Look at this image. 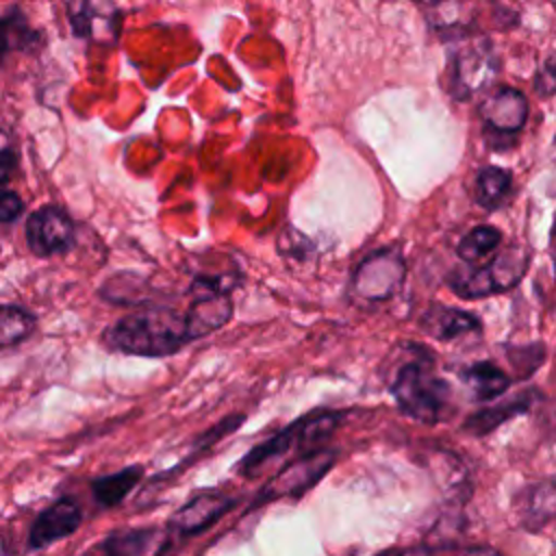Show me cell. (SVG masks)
I'll list each match as a JSON object with an SVG mask.
<instances>
[{"label": "cell", "mask_w": 556, "mask_h": 556, "mask_svg": "<svg viewBox=\"0 0 556 556\" xmlns=\"http://www.w3.org/2000/svg\"><path fill=\"white\" fill-rule=\"evenodd\" d=\"M195 341L189 328L187 311L154 306L141 313H130L109 326L102 334V343L119 354L128 356H169Z\"/></svg>", "instance_id": "1"}, {"label": "cell", "mask_w": 556, "mask_h": 556, "mask_svg": "<svg viewBox=\"0 0 556 556\" xmlns=\"http://www.w3.org/2000/svg\"><path fill=\"white\" fill-rule=\"evenodd\" d=\"M389 391L397 408L421 424H439L452 408V389L437 376L434 356L424 345L408 343V358L397 365Z\"/></svg>", "instance_id": "2"}, {"label": "cell", "mask_w": 556, "mask_h": 556, "mask_svg": "<svg viewBox=\"0 0 556 556\" xmlns=\"http://www.w3.org/2000/svg\"><path fill=\"white\" fill-rule=\"evenodd\" d=\"M343 410H313L308 415H302L300 419L291 421L287 428L276 432L271 439L263 441L261 445L252 447L239 463V471L243 476L258 473L267 463L289 454V452H315L343 421Z\"/></svg>", "instance_id": "3"}, {"label": "cell", "mask_w": 556, "mask_h": 556, "mask_svg": "<svg viewBox=\"0 0 556 556\" xmlns=\"http://www.w3.org/2000/svg\"><path fill=\"white\" fill-rule=\"evenodd\" d=\"M530 254L519 245H510L502 252H495L482 265L450 274L447 287L463 300L489 298L517 287L526 276Z\"/></svg>", "instance_id": "4"}, {"label": "cell", "mask_w": 556, "mask_h": 556, "mask_svg": "<svg viewBox=\"0 0 556 556\" xmlns=\"http://www.w3.org/2000/svg\"><path fill=\"white\" fill-rule=\"evenodd\" d=\"M484 141L495 150H508L517 143V135L523 130L528 119V100L515 87H497L486 96L478 109Z\"/></svg>", "instance_id": "5"}, {"label": "cell", "mask_w": 556, "mask_h": 556, "mask_svg": "<svg viewBox=\"0 0 556 556\" xmlns=\"http://www.w3.org/2000/svg\"><path fill=\"white\" fill-rule=\"evenodd\" d=\"M334 458L337 454L332 450H315L295 458L263 486L256 504L274 502L280 497H298L306 493L328 473V469L334 465Z\"/></svg>", "instance_id": "6"}, {"label": "cell", "mask_w": 556, "mask_h": 556, "mask_svg": "<svg viewBox=\"0 0 556 556\" xmlns=\"http://www.w3.org/2000/svg\"><path fill=\"white\" fill-rule=\"evenodd\" d=\"M28 250L39 256H56L72 250L76 230L70 215L59 206H41L33 211L24 226Z\"/></svg>", "instance_id": "7"}, {"label": "cell", "mask_w": 556, "mask_h": 556, "mask_svg": "<svg viewBox=\"0 0 556 556\" xmlns=\"http://www.w3.org/2000/svg\"><path fill=\"white\" fill-rule=\"evenodd\" d=\"M404 278V258L397 248L376 250L354 271L352 289L365 300H387L391 298Z\"/></svg>", "instance_id": "8"}, {"label": "cell", "mask_w": 556, "mask_h": 556, "mask_svg": "<svg viewBox=\"0 0 556 556\" xmlns=\"http://www.w3.org/2000/svg\"><path fill=\"white\" fill-rule=\"evenodd\" d=\"M497 74V59L491 52L489 41L471 43L456 50L450 59V93L456 100H467L476 91L484 89Z\"/></svg>", "instance_id": "9"}, {"label": "cell", "mask_w": 556, "mask_h": 556, "mask_svg": "<svg viewBox=\"0 0 556 556\" xmlns=\"http://www.w3.org/2000/svg\"><path fill=\"white\" fill-rule=\"evenodd\" d=\"M78 523H80L78 504L70 497H63L52 506H48L43 513H39V517L35 519L28 536L30 547L35 549L48 547L50 543L72 534L78 528Z\"/></svg>", "instance_id": "10"}, {"label": "cell", "mask_w": 556, "mask_h": 556, "mask_svg": "<svg viewBox=\"0 0 556 556\" xmlns=\"http://www.w3.org/2000/svg\"><path fill=\"white\" fill-rule=\"evenodd\" d=\"M235 506L232 497H226L222 493L208 491L191 497L174 517H172V528L182 534H193L211 523H215L224 513H228Z\"/></svg>", "instance_id": "11"}, {"label": "cell", "mask_w": 556, "mask_h": 556, "mask_svg": "<svg viewBox=\"0 0 556 556\" xmlns=\"http://www.w3.org/2000/svg\"><path fill=\"white\" fill-rule=\"evenodd\" d=\"M419 326L426 334L434 337L437 341H452L456 337L478 332L482 328L480 319L469 311L445 306L441 302H434L426 308V313L419 319Z\"/></svg>", "instance_id": "12"}, {"label": "cell", "mask_w": 556, "mask_h": 556, "mask_svg": "<svg viewBox=\"0 0 556 556\" xmlns=\"http://www.w3.org/2000/svg\"><path fill=\"white\" fill-rule=\"evenodd\" d=\"M534 397H536V391L528 389L523 393L513 395L510 400L497 402L493 406H484V408L476 410L473 415H469L463 421V430L469 432L471 437H484V434L493 432L495 428H500L502 424H506V421L519 417L521 413H526L532 406Z\"/></svg>", "instance_id": "13"}, {"label": "cell", "mask_w": 556, "mask_h": 556, "mask_svg": "<svg viewBox=\"0 0 556 556\" xmlns=\"http://www.w3.org/2000/svg\"><path fill=\"white\" fill-rule=\"evenodd\" d=\"M460 382L467 387L473 402H489L504 395L510 387L508 374L491 361H476L458 369Z\"/></svg>", "instance_id": "14"}, {"label": "cell", "mask_w": 556, "mask_h": 556, "mask_svg": "<svg viewBox=\"0 0 556 556\" xmlns=\"http://www.w3.org/2000/svg\"><path fill=\"white\" fill-rule=\"evenodd\" d=\"M513 195V176L497 165L480 167L473 182V198L484 211L502 208Z\"/></svg>", "instance_id": "15"}, {"label": "cell", "mask_w": 556, "mask_h": 556, "mask_svg": "<svg viewBox=\"0 0 556 556\" xmlns=\"http://www.w3.org/2000/svg\"><path fill=\"white\" fill-rule=\"evenodd\" d=\"M39 39L20 7H11L0 15V65L11 52H24Z\"/></svg>", "instance_id": "16"}, {"label": "cell", "mask_w": 556, "mask_h": 556, "mask_svg": "<svg viewBox=\"0 0 556 556\" xmlns=\"http://www.w3.org/2000/svg\"><path fill=\"white\" fill-rule=\"evenodd\" d=\"M154 536L156 534L146 528L113 532L98 545H91L83 556H146Z\"/></svg>", "instance_id": "17"}, {"label": "cell", "mask_w": 556, "mask_h": 556, "mask_svg": "<svg viewBox=\"0 0 556 556\" xmlns=\"http://www.w3.org/2000/svg\"><path fill=\"white\" fill-rule=\"evenodd\" d=\"M519 515L528 528H541L556 515V486L534 484L519 500Z\"/></svg>", "instance_id": "18"}, {"label": "cell", "mask_w": 556, "mask_h": 556, "mask_svg": "<svg viewBox=\"0 0 556 556\" xmlns=\"http://www.w3.org/2000/svg\"><path fill=\"white\" fill-rule=\"evenodd\" d=\"M141 478H143V469L139 465L126 467L122 471L96 478L91 482V491L102 506H113V504H119L139 484Z\"/></svg>", "instance_id": "19"}, {"label": "cell", "mask_w": 556, "mask_h": 556, "mask_svg": "<svg viewBox=\"0 0 556 556\" xmlns=\"http://www.w3.org/2000/svg\"><path fill=\"white\" fill-rule=\"evenodd\" d=\"M502 243V232L495 226H476L471 228L456 245V254L465 261V263H478L482 258H491L495 254V250Z\"/></svg>", "instance_id": "20"}, {"label": "cell", "mask_w": 556, "mask_h": 556, "mask_svg": "<svg viewBox=\"0 0 556 556\" xmlns=\"http://www.w3.org/2000/svg\"><path fill=\"white\" fill-rule=\"evenodd\" d=\"M35 315L17 304H0V350L13 348L35 330Z\"/></svg>", "instance_id": "21"}, {"label": "cell", "mask_w": 556, "mask_h": 556, "mask_svg": "<svg viewBox=\"0 0 556 556\" xmlns=\"http://www.w3.org/2000/svg\"><path fill=\"white\" fill-rule=\"evenodd\" d=\"M508 361L513 363V367L519 371L521 378L534 374L543 358H545V348L543 343H530V345H521V348H508L506 350Z\"/></svg>", "instance_id": "22"}, {"label": "cell", "mask_w": 556, "mask_h": 556, "mask_svg": "<svg viewBox=\"0 0 556 556\" xmlns=\"http://www.w3.org/2000/svg\"><path fill=\"white\" fill-rule=\"evenodd\" d=\"M534 91L543 98L556 93V54L545 59L534 76Z\"/></svg>", "instance_id": "23"}, {"label": "cell", "mask_w": 556, "mask_h": 556, "mask_svg": "<svg viewBox=\"0 0 556 556\" xmlns=\"http://www.w3.org/2000/svg\"><path fill=\"white\" fill-rule=\"evenodd\" d=\"M24 213V202L15 191L0 189V224H11Z\"/></svg>", "instance_id": "24"}, {"label": "cell", "mask_w": 556, "mask_h": 556, "mask_svg": "<svg viewBox=\"0 0 556 556\" xmlns=\"http://www.w3.org/2000/svg\"><path fill=\"white\" fill-rule=\"evenodd\" d=\"M17 172V152L4 143L0 146V185L9 182Z\"/></svg>", "instance_id": "25"}, {"label": "cell", "mask_w": 556, "mask_h": 556, "mask_svg": "<svg viewBox=\"0 0 556 556\" xmlns=\"http://www.w3.org/2000/svg\"><path fill=\"white\" fill-rule=\"evenodd\" d=\"M549 256H552V265H554V278H556V217L549 230Z\"/></svg>", "instance_id": "26"}, {"label": "cell", "mask_w": 556, "mask_h": 556, "mask_svg": "<svg viewBox=\"0 0 556 556\" xmlns=\"http://www.w3.org/2000/svg\"><path fill=\"white\" fill-rule=\"evenodd\" d=\"M384 556H430V554L421 547H408V549H400V552H389Z\"/></svg>", "instance_id": "27"}, {"label": "cell", "mask_w": 556, "mask_h": 556, "mask_svg": "<svg viewBox=\"0 0 556 556\" xmlns=\"http://www.w3.org/2000/svg\"><path fill=\"white\" fill-rule=\"evenodd\" d=\"M467 556H497L493 549H486V547H480V549H471Z\"/></svg>", "instance_id": "28"}]
</instances>
